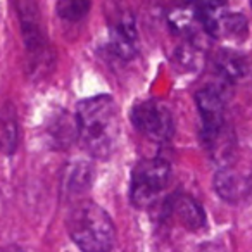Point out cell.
Segmentation results:
<instances>
[{
	"label": "cell",
	"instance_id": "6da1fadb",
	"mask_svg": "<svg viewBox=\"0 0 252 252\" xmlns=\"http://www.w3.org/2000/svg\"><path fill=\"white\" fill-rule=\"evenodd\" d=\"M78 138L88 154L107 159L116 151L121 135L118 104L111 95L85 98L76 107Z\"/></svg>",
	"mask_w": 252,
	"mask_h": 252
},
{
	"label": "cell",
	"instance_id": "7a4b0ae2",
	"mask_svg": "<svg viewBox=\"0 0 252 252\" xmlns=\"http://www.w3.org/2000/svg\"><path fill=\"white\" fill-rule=\"evenodd\" d=\"M71 240L83 252H111L116 242V228L111 216L94 200H80L66 218Z\"/></svg>",
	"mask_w": 252,
	"mask_h": 252
},
{
	"label": "cell",
	"instance_id": "3957f363",
	"mask_svg": "<svg viewBox=\"0 0 252 252\" xmlns=\"http://www.w3.org/2000/svg\"><path fill=\"white\" fill-rule=\"evenodd\" d=\"M171 178V166L162 158L142 159L131 173V202L137 207H149L158 195L168 187Z\"/></svg>",
	"mask_w": 252,
	"mask_h": 252
},
{
	"label": "cell",
	"instance_id": "277c9868",
	"mask_svg": "<svg viewBox=\"0 0 252 252\" xmlns=\"http://www.w3.org/2000/svg\"><path fill=\"white\" fill-rule=\"evenodd\" d=\"M16 9L19 12L21 32L32 67H40V71L47 69L52 64V49L47 42L38 7L33 2H21L16 5Z\"/></svg>",
	"mask_w": 252,
	"mask_h": 252
},
{
	"label": "cell",
	"instance_id": "5b68a950",
	"mask_svg": "<svg viewBox=\"0 0 252 252\" xmlns=\"http://www.w3.org/2000/svg\"><path fill=\"white\" fill-rule=\"evenodd\" d=\"M130 118L135 130L140 131L149 140L164 144L175 133V121L169 109L152 98L133 105Z\"/></svg>",
	"mask_w": 252,
	"mask_h": 252
},
{
	"label": "cell",
	"instance_id": "8992f818",
	"mask_svg": "<svg viewBox=\"0 0 252 252\" xmlns=\"http://www.w3.org/2000/svg\"><path fill=\"white\" fill-rule=\"evenodd\" d=\"M197 107L202 119V138L216 135L223 128H226L224 119V102L220 92L214 88H202L195 95Z\"/></svg>",
	"mask_w": 252,
	"mask_h": 252
},
{
	"label": "cell",
	"instance_id": "52a82bcc",
	"mask_svg": "<svg viewBox=\"0 0 252 252\" xmlns=\"http://www.w3.org/2000/svg\"><path fill=\"white\" fill-rule=\"evenodd\" d=\"M109 49L119 59H131L138 50L137 25L131 14L118 16L109 28Z\"/></svg>",
	"mask_w": 252,
	"mask_h": 252
},
{
	"label": "cell",
	"instance_id": "ba28073f",
	"mask_svg": "<svg viewBox=\"0 0 252 252\" xmlns=\"http://www.w3.org/2000/svg\"><path fill=\"white\" fill-rule=\"evenodd\" d=\"M214 190L226 202H240L252 190V180L231 166H224L214 175Z\"/></svg>",
	"mask_w": 252,
	"mask_h": 252
},
{
	"label": "cell",
	"instance_id": "9c48e42d",
	"mask_svg": "<svg viewBox=\"0 0 252 252\" xmlns=\"http://www.w3.org/2000/svg\"><path fill=\"white\" fill-rule=\"evenodd\" d=\"M166 211L171 216L178 218L180 223L189 230H199L206 224V213L200 204L185 193L171 197L166 204Z\"/></svg>",
	"mask_w": 252,
	"mask_h": 252
},
{
	"label": "cell",
	"instance_id": "30bf717a",
	"mask_svg": "<svg viewBox=\"0 0 252 252\" xmlns=\"http://www.w3.org/2000/svg\"><path fill=\"white\" fill-rule=\"evenodd\" d=\"M18 147V114L11 102L0 109V152L5 156L14 154Z\"/></svg>",
	"mask_w": 252,
	"mask_h": 252
},
{
	"label": "cell",
	"instance_id": "8fae6325",
	"mask_svg": "<svg viewBox=\"0 0 252 252\" xmlns=\"http://www.w3.org/2000/svg\"><path fill=\"white\" fill-rule=\"evenodd\" d=\"M214 66L224 80L230 81L238 80L247 73L245 57L238 52H233V50H220L216 54V59H214Z\"/></svg>",
	"mask_w": 252,
	"mask_h": 252
},
{
	"label": "cell",
	"instance_id": "7c38bea8",
	"mask_svg": "<svg viewBox=\"0 0 252 252\" xmlns=\"http://www.w3.org/2000/svg\"><path fill=\"white\" fill-rule=\"evenodd\" d=\"M49 133L57 147H66L73 142L74 135H78L76 118H71L66 112H59L54 116L52 123L49 125Z\"/></svg>",
	"mask_w": 252,
	"mask_h": 252
},
{
	"label": "cell",
	"instance_id": "4fadbf2b",
	"mask_svg": "<svg viewBox=\"0 0 252 252\" xmlns=\"http://www.w3.org/2000/svg\"><path fill=\"white\" fill-rule=\"evenodd\" d=\"M88 9H90V2H83V0H61L56 5L59 18L69 23L81 21L87 16Z\"/></svg>",
	"mask_w": 252,
	"mask_h": 252
}]
</instances>
